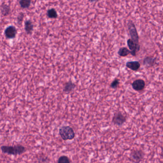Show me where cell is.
Here are the masks:
<instances>
[{"label":"cell","instance_id":"ffe728a7","mask_svg":"<svg viewBox=\"0 0 163 163\" xmlns=\"http://www.w3.org/2000/svg\"><path fill=\"white\" fill-rule=\"evenodd\" d=\"M162 126H163V120H162Z\"/></svg>","mask_w":163,"mask_h":163},{"label":"cell","instance_id":"6da1fadb","mask_svg":"<svg viewBox=\"0 0 163 163\" xmlns=\"http://www.w3.org/2000/svg\"><path fill=\"white\" fill-rule=\"evenodd\" d=\"M2 151L3 153L10 155H20L26 152V148L21 144L14 146H2Z\"/></svg>","mask_w":163,"mask_h":163},{"label":"cell","instance_id":"3957f363","mask_svg":"<svg viewBox=\"0 0 163 163\" xmlns=\"http://www.w3.org/2000/svg\"><path fill=\"white\" fill-rule=\"evenodd\" d=\"M127 28L129 31L131 39L138 46L140 47L139 44V37L135 24L131 20H129L127 23Z\"/></svg>","mask_w":163,"mask_h":163},{"label":"cell","instance_id":"7a4b0ae2","mask_svg":"<svg viewBox=\"0 0 163 163\" xmlns=\"http://www.w3.org/2000/svg\"><path fill=\"white\" fill-rule=\"evenodd\" d=\"M59 133L61 138L64 141L73 140L75 136V134L73 128L68 126L61 127L59 130Z\"/></svg>","mask_w":163,"mask_h":163},{"label":"cell","instance_id":"52a82bcc","mask_svg":"<svg viewBox=\"0 0 163 163\" xmlns=\"http://www.w3.org/2000/svg\"><path fill=\"white\" fill-rule=\"evenodd\" d=\"M131 86L134 90L137 92H140L143 90L146 86V82L142 79H137L131 84Z\"/></svg>","mask_w":163,"mask_h":163},{"label":"cell","instance_id":"7c38bea8","mask_svg":"<svg viewBox=\"0 0 163 163\" xmlns=\"http://www.w3.org/2000/svg\"><path fill=\"white\" fill-rule=\"evenodd\" d=\"M76 87V85L72 81H69L67 82L64 87V92H69L74 89Z\"/></svg>","mask_w":163,"mask_h":163},{"label":"cell","instance_id":"d6986e66","mask_svg":"<svg viewBox=\"0 0 163 163\" xmlns=\"http://www.w3.org/2000/svg\"><path fill=\"white\" fill-rule=\"evenodd\" d=\"M24 14L20 13V14L18 15V22H21L22 21L23 19L24 18Z\"/></svg>","mask_w":163,"mask_h":163},{"label":"cell","instance_id":"5b68a950","mask_svg":"<svg viewBox=\"0 0 163 163\" xmlns=\"http://www.w3.org/2000/svg\"><path fill=\"white\" fill-rule=\"evenodd\" d=\"M144 153L140 149H136L131 151L130 153V158L134 163H140L143 159Z\"/></svg>","mask_w":163,"mask_h":163},{"label":"cell","instance_id":"9c48e42d","mask_svg":"<svg viewBox=\"0 0 163 163\" xmlns=\"http://www.w3.org/2000/svg\"><path fill=\"white\" fill-rule=\"evenodd\" d=\"M126 67L133 71H137L140 68L141 65L137 61H128L126 63Z\"/></svg>","mask_w":163,"mask_h":163},{"label":"cell","instance_id":"30bf717a","mask_svg":"<svg viewBox=\"0 0 163 163\" xmlns=\"http://www.w3.org/2000/svg\"><path fill=\"white\" fill-rule=\"evenodd\" d=\"M156 58L152 56H147L143 60V64L147 68H150L155 65L156 62Z\"/></svg>","mask_w":163,"mask_h":163},{"label":"cell","instance_id":"ba28073f","mask_svg":"<svg viewBox=\"0 0 163 163\" xmlns=\"http://www.w3.org/2000/svg\"><path fill=\"white\" fill-rule=\"evenodd\" d=\"M17 34V28L14 26H9L5 30V35L7 38H14Z\"/></svg>","mask_w":163,"mask_h":163},{"label":"cell","instance_id":"2e32d148","mask_svg":"<svg viewBox=\"0 0 163 163\" xmlns=\"http://www.w3.org/2000/svg\"><path fill=\"white\" fill-rule=\"evenodd\" d=\"M31 2L29 0H21L19 1L20 6L23 8H27L29 7Z\"/></svg>","mask_w":163,"mask_h":163},{"label":"cell","instance_id":"4fadbf2b","mask_svg":"<svg viewBox=\"0 0 163 163\" xmlns=\"http://www.w3.org/2000/svg\"><path fill=\"white\" fill-rule=\"evenodd\" d=\"M131 53L130 50L126 47H121L118 51V55L121 57H125Z\"/></svg>","mask_w":163,"mask_h":163},{"label":"cell","instance_id":"e0dca14e","mask_svg":"<svg viewBox=\"0 0 163 163\" xmlns=\"http://www.w3.org/2000/svg\"><path fill=\"white\" fill-rule=\"evenodd\" d=\"M58 163H71V162L68 157L65 155H63L59 158Z\"/></svg>","mask_w":163,"mask_h":163},{"label":"cell","instance_id":"277c9868","mask_svg":"<svg viewBox=\"0 0 163 163\" xmlns=\"http://www.w3.org/2000/svg\"><path fill=\"white\" fill-rule=\"evenodd\" d=\"M127 118L121 112H116L113 116L112 122L114 125L121 126L126 122Z\"/></svg>","mask_w":163,"mask_h":163},{"label":"cell","instance_id":"ac0fdd59","mask_svg":"<svg viewBox=\"0 0 163 163\" xmlns=\"http://www.w3.org/2000/svg\"><path fill=\"white\" fill-rule=\"evenodd\" d=\"M120 84V80L118 79H114L113 80V82L111 83L110 85V88L113 89H116V88H117L119 85Z\"/></svg>","mask_w":163,"mask_h":163},{"label":"cell","instance_id":"8fae6325","mask_svg":"<svg viewBox=\"0 0 163 163\" xmlns=\"http://www.w3.org/2000/svg\"><path fill=\"white\" fill-rule=\"evenodd\" d=\"M34 28V25L32 22L30 20H26L25 22V29L28 34L32 33Z\"/></svg>","mask_w":163,"mask_h":163},{"label":"cell","instance_id":"8992f818","mask_svg":"<svg viewBox=\"0 0 163 163\" xmlns=\"http://www.w3.org/2000/svg\"><path fill=\"white\" fill-rule=\"evenodd\" d=\"M127 45L131 52V55L134 56H136L137 52L140 50V47L136 45L131 38L128 39L127 41Z\"/></svg>","mask_w":163,"mask_h":163},{"label":"cell","instance_id":"5bb4252c","mask_svg":"<svg viewBox=\"0 0 163 163\" xmlns=\"http://www.w3.org/2000/svg\"><path fill=\"white\" fill-rule=\"evenodd\" d=\"M47 14L48 17L50 18H52V19L56 18L58 17V13L54 8H51L48 10Z\"/></svg>","mask_w":163,"mask_h":163},{"label":"cell","instance_id":"9a60e30c","mask_svg":"<svg viewBox=\"0 0 163 163\" xmlns=\"http://www.w3.org/2000/svg\"><path fill=\"white\" fill-rule=\"evenodd\" d=\"M10 8L8 5L5 4H2L1 5L2 14L4 16H6L9 14Z\"/></svg>","mask_w":163,"mask_h":163}]
</instances>
